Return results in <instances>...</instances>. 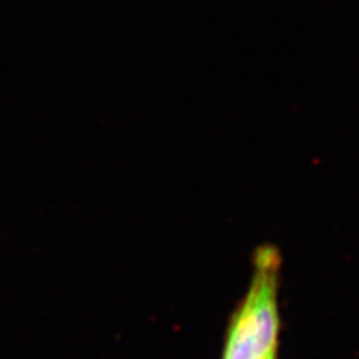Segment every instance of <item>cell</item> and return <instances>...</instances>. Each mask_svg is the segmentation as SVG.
Instances as JSON below:
<instances>
[{
    "label": "cell",
    "mask_w": 359,
    "mask_h": 359,
    "mask_svg": "<svg viewBox=\"0 0 359 359\" xmlns=\"http://www.w3.org/2000/svg\"><path fill=\"white\" fill-rule=\"evenodd\" d=\"M280 265L282 257L276 247L262 245L255 252L250 287L229 322L222 359L277 356Z\"/></svg>",
    "instance_id": "cell-1"
},
{
    "label": "cell",
    "mask_w": 359,
    "mask_h": 359,
    "mask_svg": "<svg viewBox=\"0 0 359 359\" xmlns=\"http://www.w3.org/2000/svg\"><path fill=\"white\" fill-rule=\"evenodd\" d=\"M268 359H277V356H271V358H268Z\"/></svg>",
    "instance_id": "cell-2"
}]
</instances>
